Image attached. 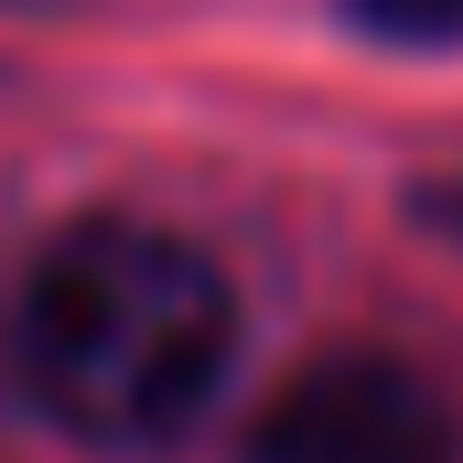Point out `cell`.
Wrapping results in <instances>:
<instances>
[{
	"label": "cell",
	"instance_id": "6da1fadb",
	"mask_svg": "<svg viewBox=\"0 0 463 463\" xmlns=\"http://www.w3.org/2000/svg\"><path fill=\"white\" fill-rule=\"evenodd\" d=\"M237 355V291L227 269L173 227L87 216L65 227L0 313L11 399L76 442L151 453L205 420Z\"/></svg>",
	"mask_w": 463,
	"mask_h": 463
},
{
	"label": "cell",
	"instance_id": "3957f363",
	"mask_svg": "<svg viewBox=\"0 0 463 463\" xmlns=\"http://www.w3.org/2000/svg\"><path fill=\"white\" fill-rule=\"evenodd\" d=\"M377 43H463V0H335Z\"/></svg>",
	"mask_w": 463,
	"mask_h": 463
},
{
	"label": "cell",
	"instance_id": "7a4b0ae2",
	"mask_svg": "<svg viewBox=\"0 0 463 463\" xmlns=\"http://www.w3.org/2000/svg\"><path fill=\"white\" fill-rule=\"evenodd\" d=\"M237 463H463V410L399 355H313L248 431Z\"/></svg>",
	"mask_w": 463,
	"mask_h": 463
},
{
	"label": "cell",
	"instance_id": "277c9868",
	"mask_svg": "<svg viewBox=\"0 0 463 463\" xmlns=\"http://www.w3.org/2000/svg\"><path fill=\"white\" fill-rule=\"evenodd\" d=\"M420 216H431V227L463 248V184H431V194H420Z\"/></svg>",
	"mask_w": 463,
	"mask_h": 463
}]
</instances>
